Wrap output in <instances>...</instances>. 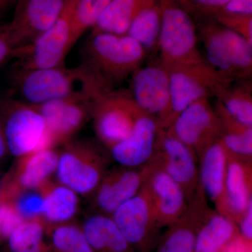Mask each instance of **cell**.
Listing matches in <instances>:
<instances>
[{"instance_id":"obj_1","label":"cell","mask_w":252,"mask_h":252,"mask_svg":"<svg viewBox=\"0 0 252 252\" xmlns=\"http://www.w3.org/2000/svg\"><path fill=\"white\" fill-rule=\"evenodd\" d=\"M147 54L127 34L91 33L82 50L81 65L104 94L132 76Z\"/></svg>"},{"instance_id":"obj_2","label":"cell","mask_w":252,"mask_h":252,"mask_svg":"<svg viewBox=\"0 0 252 252\" xmlns=\"http://www.w3.org/2000/svg\"><path fill=\"white\" fill-rule=\"evenodd\" d=\"M13 72V97L32 106L74 94H102L81 64L73 68L63 65L28 69L15 67Z\"/></svg>"},{"instance_id":"obj_3","label":"cell","mask_w":252,"mask_h":252,"mask_svg":"<svg viewBox=\"0 0 252 252\" xmlns=\"http://www.w3.org/2000/svg\"><path fill=\"white\" fill-rule=\"evenodd\" d=\"M109 151L89 140L69 141L59 153L57 182L78 195L91 197L109 169Z\"/></svg>"},{"instance_id":"obj_4","label":"cell","mask_w":252,"mask_h":252,"mask_svg":"<svg viewBox=\"0 0 252 252\" xmlns=\"http://www.w3.org/2000/svg\"><path fill=\"white\" fill-rule=\"evenodd\" d=\"M161 9L159 62L167 69L205 59L198 48V28L180 0H158Z\"/></svg>"},{"instance_id":"obj_5","label":"cell","mask_w":252,"mask_h":252,"mask_svg":"<svg viewBox=\"0 0 252 252\" xmlns=\"http://www.w3.org/2000/svg\"><path fill=\"white\" fill-rule=\"evenodd\" d=\"M0 127L8 152L17 158L55 147L45 120L35 106L13 97L0 103Z\"/></svg>"},{"instance_id":"obj_6","label":"cell","mask_w":252,"mask_h":252,"mask_svg":"<svg viewBox=\"0 0 252 252\" xmlns=\"http://www.w3.org/2000/svg\"><path fill=\"white\" fill-rule=\"evenodd\" d=\"M169 74L171 98L169 127L189 105L202 99L218 98L235 82L205 59L172 68L169 69Z\"/></svg>"},{"instance_id":"obj_7","label":"cell","mask_w":252,"mask_h":252,"mask_svg":"<svg viewBox=\"0 0 252 252\" xmlns=\"http://www.w3.org/2000/svg\"><path fill=\"white\" fill-rule=\"evenodd\" d=\"M198 32L210 65L234 81L251 80L252 44L216 21L203 23Z\"/></svg>"},{"instance_id":"obj_8","label":"cell","mask_w":252,"mask_h":252,"mask_svg":"<svg viewBox=\"0 0 252 252\" xmlns=\"http://www.w3.org/2000/svg\"><path fill=\"white\" fill-rule=\"evenodd\" d=\"M144 114L130 91L112 90L100 94L95 99L92 115L100 144L109 151L128 135Z\"/></svg>"},{"instance_id":"obj_9","label":"cell","mask_w":252,"mask_h":252,"mask_svg":"<svg viewBox=\"0 0 252 252\" xmlns=\"http://www.w3.org/2000/svg\"><path fill=\"white\" fill-rule=\"evenodd\" d=\"M75 0H67L56 23L29 45L16 50V68L36 69L63 65L72 45V16Z\"/></svg>"},{"instance_id":"obj_10","label":"cell","mask_w":252,"mask_h":252,"mask_svg":"<svg viewBox=\"0 0 252 252\" xmlns=\"http://www.w3.org/2000/svg\"><path fill=\"white\" fill-rule=\"evenodd\" d=\"M131 77L130 93L136 103L161 128H168L171 114L169 69L158 61L140 66Z\"/></svg>"},{"instance_id":"obj_11","label":"cell","mask_w":252,"mask_h":252,"mask_svg":"<svg viewBox=\"0 0 252 252\" xmlns=\"http://www.w3.org/2000/svg\"><path fill=\"white\" fill-rule=\"evenodd\" d=\"M111 217L136 252L152 251L160 227L146 182L138 193L121 205Z\"/></svg>"},{"instance_id":"obj_12","label":"cell","mask_w":252,"mask_h":252,"mask_svg":"<svg viewBox=\"0 0 252 252\" xmlns=\"http://www.w3.org/2000/svg\"><path fill=\"white\" fill-rule=\"evenodd\" d=\"M151 162L173 179L185 190L188 201L198 189V158L167 129L160 128Z\"/></svg>"},{"instance_id":"obj_13","label":"cell","mask_w":252,"mask_h":252,"mask_svg":"<svg viewBox=\"0 0 252 252\" xmlns=\"http://www.w3.org/2000/svg\"><path fill=\"white\" fill-rule=\"evenodd\" d=\"M97 97L78 94L35 106L45 120L54 147L67 144L92 119Z\"/></svg>"},{"instance_id":"obj_14","label":"cell","mask_w":252,"mask_h":252,"mask_svg":"<svg viewBox=\"0 0 252 252\" xmlns=\"http://www.w3.org/2000/svg\"><path fill=\"white\" fill-rule=\"evenodd\" d=\"M67 2V0H17L12 19L8 23L15 51L29 45L51 28Z\"/></svg>"},{"instance_id":"obj_15","label":"cell","mask_w":252,"mask_h":252,"mask_svg":"<svg viewBox=\"0 0 252 252\" xmlns=\"http://www.w3.org/2000/svg\"><path fill=\"white\" fill-rule=\"evenodd\" d=\"M209 99L189 105L167 128L191 149L198 158L209 146L220 140L221 126Z\"/></svg>"},{"instance_id":"obj_16","label":"cell","mask_w":252,"mask_h":252,"mask_svg":"<svg viewBox=\"0 0 252 252\" xmlns=\"http://www.w3.org/2000/svg\"><path fill=\"white\" fill-rule=\"evenodd\" d=\"M150 163L140 167L109 169L92 196L93 213L111 217L117 208L133 198L142 188L151 172Z\"/></svg>"},{"instance_id":"obj_17","label":"cell","mask_w":252,"mask_h":252,"mask_svg":"<svg viewBox=\"0 0 252 252\" xmlns=\"http://www.w3.org/2000/svg\"><path fill=\"white\" fill-rule=\"evenodd\" d=\"M207 198L199 184L182 216L158 242L157 252H195V239L202 222L210 212Z\"/></svg>"},{"instance_id":"obj_18","label":"cell","mask_w":252,"mask_h":252,"mask_svg":"<svg viewBox=\"0 0 252 252\" xmlns=\"http://www.w3.org/2000/svg\"><path fill=\"white\" fill-rule=\"evenodd\" d=\"M160 128L155 119L142 114L128 135L109 149L112 160L125 167L145 165L153 157Z\"/></svg>"},{"instance_id":"obj_19","label":"cell","mask_w":252,"mask_h":252,"mask_svg":"<svg viewBox=\"0 0 252 252\" xmlns=\"http://www.w3.org/2000/svg\"><path fill=\"white\" fill-rule=\"evenodd\" d=\"M152 169L146 185L158 222L162 227L175 223L188 205L185 190L166 172L149 161Z\"/></svg>"},{"instance_id":"obj_20","label":"cell","mask_w":252,"mask_h":252,"mask_svg":"<svg viewBox=\"0 0 252 252\" xmlns=\"http://www.w3.org/2000/svg\"><path fill=\"white\" fill-rule=\"evenodd\" d=\"M228 158V151L220 140L209 146L198 158L199 181L215 210L231 219L225 194Z\"/></svg>"},{"instance_id":"obj_21","label":"cell","mask_w":252,"mask_h":252,"mask_svg":"<svg viewBox=\"0 0 252 252\" xmlns=\"http://www.w3.org/2000/svg\"><path fill=\"white\" fill-rule=\"evenodd\" d=\"M59 153L54 148L36 151L18 158L14 170L1 189H36L51 180L56 173Z\"/></svg>"},{"instance_id":"obj_22","label":"cell","mask_w":252,"mask_h":252,"mask_svg":"<svg viewBox=\"0 0 252 252\" xmlns=\"http://www.w3.org/2000/svg\"><path fill=\"white\" fill-rule=\"evenodd\" d=\"M225 194L230 217L238 225L252 201V160L228 152Z\"/></svg>"},{"instance_id":"obj_23","label":"cell","mask_w":252,"mask_h":252,"mask_svg":"<svg viewBox=\"0 0 252 252\" xmlns=\"http://www.w3.org/2000/svg\"><path fill=\"white\" fill-rule=\"evenodd\" d=\"M81 228L94 252H136L111 217L91 213Z\"/></svg>"},{"instance_id":"obj_24","label":"cell","mask_w":252,"mask_h":252,"mask_svg":"<svg viewBox=\"0 0 252 252\" xmlns=\"http://www.w3.org/2000/svg\"><path fill=\"white\" fill-rule=\"evenodd\" d=\"M40 188L44 195L42 220L46 226L71 222L79 211V195L66 186L51 180Z\"/></svg>"},{"instance_id":"obj_25","label":"cell","mask_w":252,"mask_h":252,"mask_svg":"<svg viewBox=\"0 0 252 252\" xmlns=\"http://www.w3.org/2000/svg\"><path fill=\"white\" fill-rule=\"evenodd\" d=\"M239 234L234 220L210 209L197 233L195 252H221Z\"/></svg>"},{"instance_id":"obj_26","label":"cell","mask_w":252,"mask_h":252,"mask_svg":"<svg viewBox=\"0 0 252 252\" xmlns=\"http://www.w3.org/2000/svg\"><path fill=\"white\" fill-rule=\"evenodd\" d=\"M156 1L157 0H111L91 33L126 34L137 14Z\"/></svg>"},{"instance_id":"obj_27","label":"cell","mask_w":252,"mask_h":252,"mask_svg":"<svg viewBox=\"0 0 252 252\" xmlns=\"http://www.w3.org/2000/svg\"><path fill=\"white\" fill-rule=\"evenodd\" d=\"M160 28L161 9L157 0L137 14L126 34L137 41L147 53L158 49Z\"/></svg>"},{"instance_id":"obj_28","label":"cell","mask_w":252,"mask_h":252,"mask_svg":"<svg viewBox=\"0 0 252 252\" xmlns=\"http://www.w3.org/2000/svg\"><path fill=\"white\" fill-rule=\"evenodd\" d=\"M46 224L42 218L25 220L6 239L10 252H50Z\"/></svg>"},{"instance_id":"obj_29","label":"cell","mask_w":252,"mask_h":252,"mask_svg":"<svg viewBox=\"0 0 252 252\" xmlns=\"http://www.w3.org/2000/svg\"><path fill=\"white\" fill-rule=\"evenodd\" d=\"M236 82L227 88L217 99L239 122L252 127L251 81H236Z\"/></svg>"},{"instance_id":"obj_30","label":"cell","mask_w":252,"mask_h":252,"mask_svg":"<svg viewBox=\"0 0 252 252\" xmlns=\"http://www.w3.org/2000/svg\"><path fill=\"white\" fill-rule=\"evenodd\" d=\"M46 228L50 252H94L80 225L68 222Z\"/></svg>"},{"instance_id":"obj_31","label":"cell","mask_w":252,"mask_h":252,"mask_svg":"<svg viewBox=\"0 0 252 252\" xmlns=\"http://www.w3.org/2000/svg\"><path fill=\"white\" fill-rule=\"evenodd\" d=\"M111 0H75L72 16V45L94 28Z\"/></svg>"},{"instance_id":"obj_32","label":"cell","mask_w":252,"mask_h":252,"mask_svg":"<svg viewBox=\"0 0 252 252\" xmlns=\"http://www.w3.org/2000/svg\"><path fill=\"white\" fill-rule=\"evenodd\" d=\"M0 193L14 204L24 220L42 218L44 195L40 187L31 189H0Z\"/></svg>"},{"instance_id":"obj_33","label":"cell","mask_w":252,"mask_h":252,"mask_svg":"<svg viewBox=\"0 0 252 252\" xmlns=\"http://www.w3.org/2000/svg\"><path fill=\"white\" fill-rule=\"evenodd\" d=\"M212 18L220 26L238 33L252 44V14L219 11Z\"/></svg>"},{"instance_id":"obj_34","label":"cell","mask_w":252,"mask_h":252,"mask_svg":"<svg viewBox=\"0 0 252 252\" xmlns=\"http://www.w3.org/2000/svg\"><path fill=\"white\" fill-rule=\"evenodd\" d=\"M23 221L9 198L0 193V239L6 240Z\"/></svg>"},{"instance_id":"obj_35","label":"cell","mask_w":252,"mask_h":252,"mask_svg":"<svg viewBox=\"0 0 252 252\" xmlns=\"http://www.w3.org/2000/svg\"><path fill=\"white\" fill-rule=\"evenodd\" d=\"M228 0H180L182 4L190 14H198L213 17L222 9Z\"/></svg>"},{"instance_id":"obj_36","label":"cell","mask_w":252,"mask_h":252,"mask_svg":"<svg viewBox=\"0 0 252 252\" xmlns=\"http://www.w3.org/2000/svg\"><path fill=\"white\" fill-rule=\"evenodd\" d=\"M14 51L8 31V23H0V65L6 59L12 58Z\"/></svg>"},{"instance_id":"obj_37","label":"cell","mask_w":252,"mask_h":252,"mask_svg":"<svg viewBox=\"0 0 252 252\" xmlns=\"http://www.w3.org/2000/svg\"><path fill=\"white\" fill-rule=\"evenodd\" d=\"M220 11L234 14H252V0H228Z\"/></svg>"},{"instance_id":"obj_38","label":"cell","mask_w":252,"mask_h":252,"mask_svg":"<svg viewBox=\"0 0 252 252\" xmlns=\"http://www.w3.org/2000/svg\"><path fill=\"white\" fill-rule=\"evenodd\" d=\"M240 235L245 240L252 241V201L249 204L246 211L243 214L238 223Z\"/></svg>"},{"instance_id":"obj_39","label":"cell","mask_w":252,"mask_h":252,"mask_svg":"<svg viewBox=\"0 0 252 252\" xmlns=\"http://www.w3.org/2000/svg\"><path fill=\"white\" fill-rule=\"evenodd\" d=\"M16 1L17 0H0V19L10 10L14 9Z\"/></svg>"},{"instance_id":"obj_40","label":"cell","mask_w":252,"mask_h":252,"mask_svg":"<svg viewBox=\"0 0 252 252\" xmlns=\"http://www.w3.org/2000/svg\"><path fill=\"white\" fill-rule=\"evenodd\" d=\"M7 152L8 149L6 142H5L4 135H3L2 130L0 127V160H1L6 156Z\"/></svg>"},{"instance_id":"obj_41","label":"cell","mask_w":252,"mask_h":252,"mask_svg":"<svg viewBox=\"0 0 252 252\" xmlns=\"http://www.w3.org/2000/svg\"><path fill=\"white\" fill-rule=\"evenodd\" d=\"M0 252H10L9 251V250H3V251H1Z\"/></svg>"},{"instance_id":"obj_42","label":"cell","mask_w":252,"mask_h":252,"mask_svg":"<svg viewBox=\"0 0 252 252\" xmlns=\"http://www.w3.org/2000/svg\"><path fill=\"white\" fill-rule=\"evenodd\" d=\"M0 189H1V185H0Z\"/></svg>"},{"instance_id":"obj_43","label":"cell","mask_w":252,"mask_h":252,"mask_svg":"<svg viewBox=\"0 0 252 252\" xmlns=\"http://www.w3.org/2000/svg\"><path fill=\"white\" fill-rule=\"evenodd\" d=\"M0 240H1V239H0Z\"/></svg>"}]
</instances>
